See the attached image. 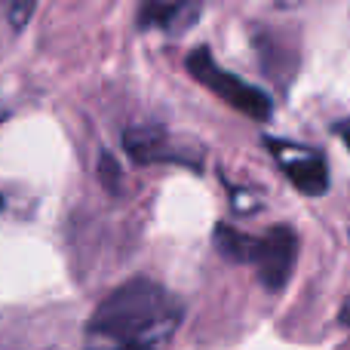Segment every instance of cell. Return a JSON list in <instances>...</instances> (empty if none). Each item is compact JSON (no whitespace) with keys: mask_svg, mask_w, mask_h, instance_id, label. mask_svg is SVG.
I'll return each mask as SVG.
<instances>
[{"mask_svg":"<svg viewBox=\"0 0 350 350\" xmlns=\"http://www.w3.org/2000/svg\"><path fill=\"white\" fill-rule=\"evenodd\" d=\"M185 304L154 280L117 286L86 323L90 350H163L178 332Z\"/></svg>","mask_w":350,"mask_h":350,"instance_id":"1","label":"cell"},{"mask_svg":"<svg viewBox=\"0 0 350 350\" xmlns=\"http://www.w3.org/2000/svg\"><path fill=\"white\" fill-rule=\"evenodd\" d=\"M215 246L224 258L240 261V265H252L265 289L280 292L286 286V280H289L292 265H295L298 237H295V230L286 228V224L271 228L261 237H249V234H243V230L228 228V224H218Z\"/></svg>","mask_w":350,"mask_h":350,"instance_id":"2","label":"cell"},{"mask_svg":"<svg viewBox=\"0 0 350 350\" xmlns=\"http://www.w3.org/2000/svg\"><path fill=\"white\" fill-rule=\"evenodd\" d=\"M185 65L197 83H203L206 90L215 92L224 105H230V108L240 111V114L252 117V120H267V117L273 114L271 98H267L261 90H255L252 83L240 80L234 71H224L221 65H215V59H212V53L206 46L193 49V53L187 55Z\"/></svg>","mask_w":350,"mask_h":350,"instance_id":"3","label":"cell"},{"mask_svg":"<svg viewBox=\"0 0 350 350\" xmlns=\"http://www.w3.org/2000/svg\"><path fill=\"white\" fill-rule=\"evenodd\" d=\"M271 151L283 160V170L289 175V181L304 191L308 197H323L329 191V163L326 157H320L310 148H295V145H273Z\"/></svg>","mask_w":350,"mask_h":350,"instance_id":"4","label":"cell"},{"mask_svg":"<svg viewBox=\"0 0 350 350\" xmlns=\"http://www.w3.org/2000/svg\"><path fill=\"white\" fill-rule=\"evenodd\" d=\"M200 6L193 3H145L139 12L142 28H160V31H187L193 25V18L200 16Z\"/></svg>","mask_w":350,"mask_h":350,"instance_id":"5","label":"cell"},{"mask_svg":"<svg viewBox=\"0 0 350 350\" xmlns=\"http://www.w3.org/2000/svg\"><path fill=\"white\" fill-rule=\"evenodd\" d=\"M123 145H126L129 157L139 160V163H157V160L166 157V142H163V133L151 126H135L123 135Z\"/></svg>","mask_w":350,"mask_h":350,"instance_id":"6","label":"cell"},{"mask_svg":"<svg viewBox=\"0 0 350 350\" xmlns=\"http://www.w3.org/2000/svg\"><path fill=\"white\" fill-rule=\"evenodd\" d=\"M31 12H34V6H31V3H12V6H6V16H10V25H12L16 31L22 28L25 22H28Z\"/></svg>","mask_w":350,"mask_h":350,"instance_id":"7","label":"cell"},{"mask_svg":"<svg viewBox=\"0 0 350 350\" xmlns=\"http://www.w3.org/2000/svg\"><path fill=\"white\" fill-rule=\"evenodd\" d=\"M102 166H105V181H108V185L114 187V178H117V163L108 157V154H105V157H102Z\"/></svg>","mask_w":350,"mask_h":350,"instance_id":"8","label":"cell"},{"mask_svg":"<svg viewBox=\"0 0 350 350\" xmlns=\"http://www.w3.org/2000/svg\"><path fill=\"white\" fill-rule=\"evenodd\" d=\"M341 320L350 323V298H347V304H345V310H341Z\"/></svg>","mask_w":350,"mask_h":350,"instance_id":"9","label":"cell"},{"mask_svg":"<svg viewBox=\"0 0 350 350\" xmlns=\"http://www.w3.org/2000/svg\"><path fill=\"white\" fill-rule=\"evenodd\" d=\"M341 135H345V142H347V148H350V126L341 129Z\"/></svg>","mask_w":350,"mask_h":350,"instance_id":"10","label":"cell"},{"mask_svg":"<svg viewBox=\"0 0 350 350\" xmlns=\"http://www.w3.org/2000/svg\"><path fill=\"white\" fill-rule=\"evenodd\" d=\"M6 120V111H0V123H3Z\"/></svg>","mask_w":350,"mask_h":350,"instance_id":"11","label":"cell"},{"mask_svg":"<svg viewBox=\"0 0 350 350\" xmlns=\"http://www.w3.org/2000/svg\"><path fill=\"white\" fill-rule=\"evenodd\" d=\"M0 209H3V197H0Z\"/></svg>","mask_w":350,"mask_h":350,"instance_id":"12","label":"cell"}]
</instances>
